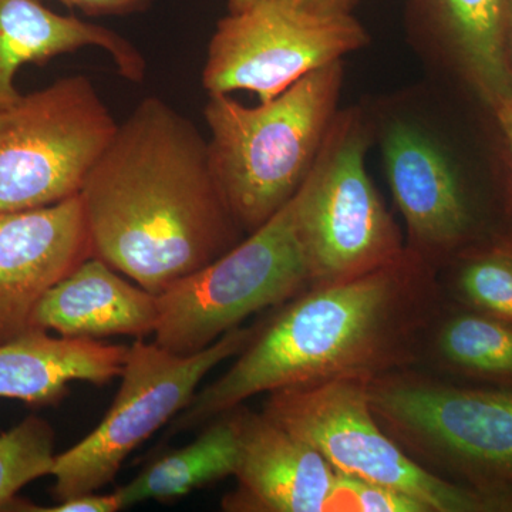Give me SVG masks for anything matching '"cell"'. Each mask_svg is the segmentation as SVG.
I'll use <instances>...</instances> for the list:
<instances>
[{
  "label": "cell",
  "mask_w": 512,
  "mask_h": 512,
  "mask_svg": "<svg viewBox=\"0 0 512 512\" xmlns=\"http://www.w3.org/2000/svg\"><path fill=\"white\" fill-rule=\"evenodd\" d=\"M365 379H335L268 393L269 419L311 444L336 471L412 495L431 512H494L483 494L431 473L383 430Z\"/></svg>",
  "instance_id": "cell-10"
},
{
  "label": "cell",
  "mask_w": 512,
  "mask_h": 512,
  "mask_svg": "<svg viewBox=\"0 0 512 512\" xmlns=\"http://www.w3.org/2000/svg\"><path fill=\"white\" fill-rule=\"evenodd\" d=\"M207 424L188 446L157 458L134 480L114 491L123 510L150 500L170 503L205 485L235 476L239 434L234 409Z\"/></svg>",
  "instance_id": "cell-19"
},
{
  "label": "cell",
  "mask_w": 512,
  "mask_h": 512,
  "mask_svg": "<svg viewBox=\"0 0 512 512\" xmlns=\"http://www.w3.org/2000/svg\"><path fill=\"white\" fill-rule=\"evenodd\" d=\"M366 109L406 228L404 245L439 272L495 227L440 117L436 87L389 94Z\"/></svg>",
  "instance_id": "cell-5"
},
{
  "label": "cell",
  "mask_w": 512,
  "mask_h": 512,
  "mask_svg": "<svg viewBox=\"0 0 512 512\" xmlns=\"http://www.w3.org/2000/svg\"><path fill=\"white\" fill-rule=\"evenodd\" d=\"M79 195L93 256L154 295L244 239L208 141L158 97L119 124Z\"/></svg>",
  "instance_id": "cell-2"
},
{
  "label": "cell",
  "mask_w": 512,
  "mask_h": 512,
  "mask_svg": "<svg viewBox=\"0 0 512 512\" xmlns=\"http://www.w3.org/2000/svg\"><path fill=\"white\" fill-rule=\"evenodd\" d=\"M119 124L86 76L0 106V214L79 195Z\"/></svg>",
  "instance_id": "cell-8"
},
{
  "label": "cell",
  "mask_w": 512,
  "mask_h": 512,
  "mask_svg": "<svg viewBox=\"0 0 512 512\" xmlns=\"http://www.w3.org/2000/svg\"><path fill=\"white\" fill-rule=\"evenodd\" d=\"M70 9L80 10L92 18L130 16L150 8L154 0H56Z\"/></svg>",
  "instance_id": "cell-24"
},
{
  "label": "cell",
  "mask_w": 512,
  "mask_h": 512,
  "mask_svg": "<svg viewBox=\"0 0 512 512\" xmlns=\"http://www.w3.org/2000/svg\"><path fill=\"white\" fill-rule=\"evenodd\" d=\"M505 49H507L508 70L512 82V0H508L507 33H505Z\"/></svg>",
  "instance_id": "cell-27"
},
{
  "label": "cell",
  "mask_w": 512,
  "mask_h": 512,
  "mask_svg": "<svg viewBox=\"0 0 512 512\" xmlns=\"http://www.w3.org/2000/svg\"><path fill=\"white\" fill-rule=\"evenodd\" d=\"M446 301L512 323V231L495 227L439 271Z\"/></svg>",
  "instance_id": "cell-20"
},
{
  "label": "cell",
  "mask_w": 512,
  "mask_h": 512,
  "mask_svg": "<svg viewBox=\"0 0 512 512\" xmlns=\"http://www.w3.org/2000/svg\"><path fill=\"white\" fill-rule=\"evenodd\" d=\"M56 434L42 417L29 416L0 434V511L22 505L16 494L37 478L52 476Z\"/></svg>",
  "instance_id": "cell-21"
},
{
  "label": "cell",
  "mask_w": 512,
  "mask_h": 512,
  "mask_svg": "<svg viewBox=\"0 0 512 512\" xmlns=\"http://www.w3.org/2000/svg\"><path fill=\"white\" fill-rule=\"evenodd\" d=\"M491 128V178L497 227L512 231V99L487 111Z\"/></svg>",
  "instance_id": "cell-23"
},
{
  "label": "cell",
  "mask_w": 512,
  "mask_h": 512,
  "mask_svg": "<svg viewBox=\"0 0 512 512\" xmlns=\"http://www.w3.org/2000/svg\"><path fill=\"white\" fill-rule=\"evenodd\" d=\"M258 325L235 328L194 355L168 352L138 338L128 350L119 392L99 426L57 454L52 476L57 503L96 493L114 481L126 458L190 404L204 377L238 356Z\"/></svg>",
  "instance_id": "cell-9"
},
{
  "label": "cell",
  "mask_w": 512,
  "mask_h": 512,
  "mask_svg": "<svg viewBox=\"0 0 512 512\" xmlns=\"http://www.w3.org/2000/svg\"><path fill=\"white\" fill-rule=\"evenodd\" d=\"M239 434L237 490L222 510L325 512L336 470L311 444L245 406L234 409Z\"/></svg>",
  "instance_id": "cell-14"
},
{
  "label": "cell",
  "mask_w": 512,
  "mask_h": 512,
  "mask_svg": "<svg viewBox=\"0 0 512 512\" xmlns=\"http://www.w3.org/2000/svg\"><path fill=\"white\" fill-rule=\"evenodd\" d=\"M99 47L124 79L143 82L147 62L130 40L103 26L46 8L39 0H0V106L20 96L16 73L83 47Z\"/></svg>",
  "instance_id": "cell-16"
},
{
  "label": "cell",
  "mask_w": 512,
  "mask_h": 512,
  "mask_svg": "<svg viewBox=\"0 0 512 512\" xmlns=\"http://www.w3.org/2000/svg\"><path fill=\"white\" fill-rule=\"evenodd\" d=\"M157 320V295L92 256L46 293L33 315V328L70 339L144 338L154 333Z\"/></svg>",
  "instance_id": "cell-15"
},
{
  "label": "cell",
  "mask_w": 512,
  "mask_h": 512,
  "mask_svg": "<svg viewBox=\"0 0 512 512\" xmlns=\"http://www.w3.org/2000/svg\"><path fill=\"white\" fill-rule=\"evenodd\" d=\"M255 2L256 0H228V12H239Z\"/></svg>",
  "instance_id": "cell-28"
},
{
  "label": "cell",
  "mask_w": 512,
  "mask_h": 512,
  "mask_svg": "<svg viewBox=\"0 0 512 512\" xmlns=\"http://www.w3.org/2000/svg\"><path fill=\"white\" fill-rule=\"evenodd\" d=\"M123 510L116 493H87L59 501L53 507L35 508L42 512H116Z\"/></svg>",
  "instance_id": "cell-25"
},
{
  "label": "cell",
  "mask_w": 512,
  "mask_h": 512,
  "mask_svg": "<svg viewBox=\"0 0 512 512\" xmlns=\"http://www.w3.org/2000/svg\"><path fill=\"white\" fill-rule=\"evenodd\" d=\"M309 288L292 198L227 254L157 295L156 343L175 355H194L254 313L284 305Z\"/></svg>",
  "instance_id": "cell-7"
},
{
  "label": "cell",
  "mask_w": 512,
  "mask_h": 512,
  "mask_svg": "<svg viewBox=\"0 0 512 512\" xmlns=\"http://www.w3.org/2000/svg\"><path fill=\"white\" fill-rule=\"evenodd\" d=\"M325 511L431 512L412 495L336 471L335 485Z\"/></svg>",
  "instance_id": "cell-22"
},
{
  "label": "cell",
  "mask_w": 512,
  "mask_h": 512,
  "mask_svg": "<svg viewBox=\"0 0 512 512\" xmlns=\"http://www.w3.org/2000/svg\"><path fill=\"white\" fill-rule=\"evenodd\" d=\"M93 249L82 198L0 214V343L36 332L33 315Z\"/></svg>",
  "instance_id": "cell-12"
},
{
  "label": "cell",
  "mask_w": 512,
  "mask_h": 512,
  "mask_svg": "<svg viewBox=\"0 0 512 512\" xmlns=\"http://www.w3.org/2000/svg\"><path fill=\"white\" fill-rule=\"evenodd\" d=\"M303 9L325 15H353L362 0H289Z\"/></svg>",
  "instance_id": "cell-26"
},
{
  "label": "cell",
  "mask_w": 512,
  "mask_h": 512,
  "mask_svg": "<svg viewBox=\"0 0 512 512\" xmlns=\"http://www.w3.org/2000/svg\"><path fill=\"white\" fill-rule=\"evenodd\" d=\"M372 144L366 104L340 109L293 197L311 288L365 275L406 251L404 235L367 171Z\"/></svg>",
  "instance_id": "cell-6"
},
{
  "label": "cell",
  "mask_w": 512,
  "mask_h": 512,
  "mask_svg": "<svg viewBox=\"0 0 512 512\" xmlns=\"http://www.w3.org/2000/svg\"><path fill=\"white\" fill-rule=\"evenodd\" d=\"M343 82L345 62H338L258 106L210 94L204 116L211 167L244 234L271 220L305 183L342 109Z\"/></svg>",
  "instance_id": "cell-3"
},
{
  "label": "cell",
  "mask_w": 512,
  "mask_h": 512,
  "mask_svg": "<svg viewBox=\"0 0 512 512\" xmlns=\"http://www.w3.org/2000/svg\"><path fill=\"white\" fill-rule=\"evenodd\" d=\"M128 350L93 339L52 338L40 330L0 343V397L53 406L69 393L70 383L104 386L120 377Z\"/></svg>",
  "instance_id": "cell-17"
},
{
  "label": "cell",
  "mask_w": 512,
  "mask_h": 512,
  "mask_svg": "<svg viewBox=\"0 0 512 512\" xmlns=\"http://www.w3.org/2000/svg\"><path fill=\"white\" fill-rule=\"evenodd\" d=\"M383 430L437 476L512 512V392L456 383L420 367L367 382Z\"/></svg>",
  "instance_id": "cell-4"
},
{
  "label": "cell",
  "mask_w": 512,
  "mask_h": 512,
  "mask_svg": "<svg viewBox=\"0 0 512 512\" xmlns=\"http://www.w3.org/2000/svg\"><path fill=\"white\" fill-rule=\"evenodd\" d=\"M369 43V32L355 15L316 13L289 0H256L218 22L202 87L208 94L245 90L264 103Z\"/></svg>",
  "instance_id": "cell-11"
},
{
  "label": "cell",
  "mask_w": 512,
  "mask_h": 512,
  "mask_svg": "<svg viewBox=\"0 0 512 512\" xmlns=\"http://www.w3.org/2000/svg\"><path fill=\"white\" fill-rule=\"evenodd\" d=\"M507 13L508 0H407V35L434 73L488 111L512 99Z\"/></svg>",
  "instance_id": "cell-13"
},
{
  "label": "cell",
  "mask_w": 512,
  "mask_h": 512,
  "mask_svg": "<svg viewBox=\"0 0 512 512\" xmlns=\"http://www.w3.org/2000/svg\"><path fill=\"white\" fill-rule=\"evenodd\" d=\"M416 367L512 392V323L444 299Z\"/></svg>",
  "instance_id": "cell-18"
},
{
  "label": "cell",
  "mask_w": 512,
  "mask_h": 512,
  "mask_svg": "<svg viewBox=\"0 0 512 512\" xmlns=\"http://www.w3.org/2000/svg\"><path fill=\"white\" fill-rule=\"evenodd\" d=\"M443 302L439 272L407 248L375 271L309 288L259 323L237 362L195 393L171 433L204 426L261 393L416 367Z\"/></svg>",
  "instance_id": "cell-1"
}]
</instances>
